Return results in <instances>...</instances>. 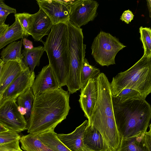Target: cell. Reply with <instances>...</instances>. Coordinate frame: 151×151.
Instances as JSON below:
<instances>
[{
	"label": "cell",
	"mask_w": 151,
	"mask_h": 151,
	"mask_svg": "<svg viewBox=\"0 0 151 151\" xmlns=\"http://www.w3.org/2000/svg\"><path fill=\"white\" fill-rule=\"evenodd\" d=\"M114 116L121 139L147 131L151 107L145 99H121L111 95Z\"/></svg>",
	"instance_id": "2"
},
{
	"label": "cell",
	"mask_w": 151,
	"mask_h": 151,
	"mask_svg": "<svg viewBox=\"0 0 151 151\" xmlns=\"http://www.w3.org/2000/svg\"><path fill=\"white\" fill-rule=\"evenodd\" d=\"M69 97V92L62 87L35 96L27 132L38 135L54 131L68 114Z\"/></svg>",
	"instance_id": "1"
},
{
	"label": "cell",
	"mask_w": 151,
	"mask_h": 151,
	"mask_svg": "<svg viewBox=\"0 0 151 151\" xmlns=\"http://www.w3.org/2000/svg\"><path fill=\"white\" fill-rule=\"evenodd\" d=\"M98 3L93 0H74L70 5L69 21L79 28L93 21L97 15Z\"/></svg>",
	"instance_id": "9"
},
{
	"label": "cell",
	"mask_w": 151,
	"mask_h": 151,
	"mask_svg": "<svg viewBox=\"0 0 151 151\" xmlns=\"http://www.w3.org/2000/svg\"><path fill=\"white\" fill-rule=\"evenodd\" d=\"M35 75L28 67L23 69L3 94V99H17L19 96L31 88L34 82Z\"/></svg>",
	"instance_id": "11"
},
{
	"label": "cell",
	"mask_w": 151,
	"mask_h": 151,
	"mask_svg": "<svg viewBox=\"0 0 151 151\" xmlns=\"http://www.w3.org/2000/svg\"><path fill=\"white\" fill-rule=\"evenodd\" d=\"M19 142L21 148L25 151H54L51 149L33 134H29L21 137Z\"/></svg>",
	"instance_id": "21"
},
{
	"label": "cell",
	"mask_w": 151,
	"mask_h": 151,
	"mask_svg": "<svg viewBox=\"0 0 151 151\" xmlns=\"http://www.w3.org/2000/svg\"><path fill=\"white\" fill-rule=\"evenodd\" d=\"M37 135L42 142L54 151H71L59 140L54 130Z\"/></svg>",
	"instance_id": "23"
},
{
	"label": "cell",
	"mask_w": 151,
	"mask_h": 151,
	"mask_svg": "<svg viewBox=\"0 0 151 151\" xmlns=\"http://www.w3.org/2000/svg\"><path fill=\"white\" fill-rule=\"evenodd\" d=\"M88 124V120H86L71 133L57 134L58 137L70 151H82L87 147L84 144L83 138L84 131Z\"/></svg>",
	"instance_id": "16"
},
{
	"label": "cell",
	"mask_w": 151,
	"mask_h": 151,
	"mask_svg": "<svg viewBox=\"0 0 151 151\" xmlns=\"http://www.w3.org/2000/svg\"><path fill=\"white\" fill-rule=\"evenodd\" d=\"M50 65L60 88L66 85L70 61L68 50V32L66 23L53 24L44 42Z\"/></svg>",
	"instance_id": "4"
},
{
	"label": "cell",
	"mask_w": 151,
	"mask_h": 151,
	"mask_svg": "<svg viewBox=\"0 0 151 151\" xmlns=\"http://www.w3.org/2000/svg\"><path fill=\"white\" fill-rule=\"evenodd\" d=\"M22 43L24 45V48L31 49L33 47L32 42L26 38L23 39Z\"/></svg>",
	"instance_id": "34"
},
{
	"label": "cell",
	"mask_w": 151,
	"mask_h": 151,
	"mask_svg": "<svg viewBox=\"0 0 151 151\" xmlns=\"http://www.w3.org/2000/svg\"><path fill=\"white\" fill-rule=\"evenodd\" d=\"M110 86L113 96L129 88L137 91L145 99L151 92V57L143 55L130 68L113 77Z\"/></svg>",
	"instance_id": "5"
},
{
	"label": "cell",
	"mask_w": 151,
	"mask_h": 151,
	"mask_svg": "<svg viewBox=\"0 0 151 151\" xmlns=\"http://www.w3.org/2000/svg\"><path fill=\"white\" fill-rule=\"evenodd\" d=\"M53 24L47 15L41 9L33 14L31 35L35 41L44 43L42 38L48 35Z\"/></svg>",
	"instance_id": "15"
},
{
	"label": "cell",
	"mask_w": 151,
	"mask_h": 151,
	"mask_svg": "<svg viewBox=\"0 0 151 151\" xmlns=\"http://www.w3.org/2000/svg\"><path fill=\"white\" fill-rule=\"evenodd\" d=\"M18 110L19 113L24 116L26 115L27 114L26 109L22 107L18 106Z\"/></svg>",
	"instance_id": "36"
},
{
	"label": "cell",
	"mask_w": 151,
	"mask_h": 151,
	"mask_svg": "<svg viewBox=\"0 0 151 151\" xmlns=\"http://www.w3.org/2000/svg\"><path fill=\"white\" fill-rule=\"evenodd\" d=\"M140 40L142 43L144 55L151 57V29L150 27L141 26L139 28Z\"/></svg>",
	"instance_id": "26"
},
{
	"label": "cell",
	"mask_w": 151,
	"mask_h": 151,
	"mask_svg": "<svg viewBox=\"0 0 151 151\" xmlns=\"http://www.w3.org/2000/svg\"><path fill=\"white\" fill-rule=\"evenodd\" d=\"M149 131L122 139L118 151H151V125Z\"/></svg>",
	"instance_id": "14"
},
{
	"label": "cell",
	"mask_w": 151,
	"mask_h": 151,
	"mask_svg": "<svg viewBox=\"0 0 151 151\" xmlns=\"http://www.w3.org/2000/svg\"><path fill=\"white\" fill-rule=\"evenodd\" d=\"M100 73L99 69L90 65L88 60L84 58L81 72V88L86 85L90 79L96 78Z\"/></svg>",
	"instance_id": "24"
},
{
	"label": "cell",
	"mask_w": 151,
	"mask_h": 151,
	"mask_svg": "<svg viewBox=\"0 0 151 151\" xmlns=\"http://www.w3.org/2000/svg\"><path fill=\"white\" fill-rule=\"evenodd\" d=\"M19 140L0 145V151H17L20 148Z\"/></svg>",
	"instance_id": "30"
},
{
	"label": "cell",
	"mask_w": 151,
	"mask_h": 151,
	"mask_svg": "<svg viewBox=\"0 0 151 151\" xmlns=\"http://www.w3.org/2000/svg\"><path fill=\"white\" fill-rule=\"evenodd\" d=\"M34 97L31 88L19 96L17 99L18 106L22 107L26 109L27 114L25 116V118L27 122L31 114Z\"/></svg>",
	"instance_id": "25"
},
{
	"label": "cell",
	"mask_w": 151,
	"mask_h": 151,
	"mask_svg": "<svg viewBox=\"0 0 151 151\" xmlns=\"http://www.w3.org/2000/svg\"><path fill=\"white\" fill-rule=\"evenodd\" d=\"M27 67L23 68L15 61H9L4 64L0 75V94H3L21 71Z\"/></svg>",
	"instance_id": "17"
},
{
	"label": "cell",
	"mask_w": 151,
	"mask_h": 151,
	"mask_svg": "<svg viewBox=\"0 0 151 151\" xmlns=\"http://www.w3.org/2000/svg\"><path fill=\"white\" fill-rule=\"evenodd\" d=\"M134 15L132 12L128 9L124 12L121 16L120 19L127 24H129L134 18Z\"/></svg>",
	"instance_id": "31"
},
{
	"label": "cell",
	"mask_w": 151,
	"mask_h": 151,
	"mask_svg": "<svg viewBox=\"0 0 151 151\" xmlns=\"http://www.w3.org/2000/svg\"><path fill=\"white\" fill-rule=\"evenodd\" d=\"M6 11L9 12L10 13H17L15 9L11 7L6 5L4 2V1L0 0V11Z\"/></svg>",
	"instance_id": "32"
},
{
	"label": "cell",
	"mask_w": 151,
	"mask_h": 151,
	"mask_svg": "<svg viewBox=\"0 0 151 151\" xmlns=\"http://www.w3.org/2000/svg\"><path fill=\"white\" fill-rule=\"evenodd\" d=\"M17 99H3L0 103V124L19 133L27 129L28 123L18 110Z\"/></svg>",
	"instance_id": "8"
},
{
	"label": "cell",
	"mask_w": 151,
	"mask_h": 151,
	"mask_svg": "<svg viewBox=\"0 0 151 151\" xmlns=\"http://www.w3.org/2000/svg\"><path fill=\"white\" fill-rule=\"evenodd\" d=\"M115 96L124 99H145L137 91L129 88L123 89Z\"/></svg>",
	"instance_id": "29"
},
{
	"label": "cell",
	"mask_w": 151,
	"mask_h": 151,
	"mask_svg": "<svg viewBox=\"0 0 151 151\" xmlns=\"http://www.w3.org/2000/svg\"><path fill=\"white\" fill-rule=\"evenodd\" d=\"M126 47L115 37L101 31L92 44L91 55L100 65L108 66L115 64L116 54Z\"/></svg>",
	"instance_id": "7"
},
{
	"label": "cell",
	"mask_w": 151,
	"mask_h": 151,
	"mask_svg": "<svg viewBox=\"0 0 151 151\" xmlns=\"http://www.w3.org/2000/svg\"><path fill=\"white\" fill-rule=\"evenodd\" d=\"M40 8L47 15L53 24L69 21L72 0H37Z\"/></svg>",
	"instance_id": "10"
},
{
	"label": "cell",
	"mask_w": 151,
	"mask_h": 151,
	"mask_svg": "<svg viewBox=\"0 0 151 151\" xmlns=\"http://www.w3.org/2000/svg\"><path fill=\"white\" fill-rule=\"evenodd\" d=\"M17 151H23L21 149V148H20Z\"/></svg>",
	"instance_id": "42"
},
{
	"label": "cell",
	"mask_w": 151,
	"mask_h": 151,
	"mask_svg": "<svg viewBox=\"0 0 151 151\" xmlns=\"http://www.w3.org/2000/svg\"><path fill=\"white\" fill-rule=\"evenodd\" d=\"M79 100L84 116L88 120L96 104L98 95V83L96 78L90 79L81 89Z\"/></svg>",
	"instance_id": "13"
},
{
	"label": "cell",
	"mask_w": 151,
	"mask_h": 151,
	"mask_svg": "<svg viewBox=\"0 0 151 151\" xmlns=\"http://www.w3.org/2000/svg\"><path fill=\"white\" fill-rule=\"evenodd\" d=\"M44 51V47L41 46L31 49L24 48L22 50L24 61L31 72L34 71L36 66L39 65L40 59Z\"/></svg>",
	"instance_id": "22"
},
{
	"label": "cell",
	"mask_w": 151,
	"mask_h": 151,
	"mask_svg": "<svg viewBox=\"0 0 151 151\" xmlns=\"http://www.w3.org/2000/svg\"><path fill=\"white\" fill-rule=\"evenodd\" d=\"M4 63L2 60L1 58H0V75L3 65Z\"/></svg>",
	"instance_id": "39"
},
{
	"label": "cell",
	"mask_w": 151,
	"mask_h": 151,
	"mask_svg": "<svg viewBox=\"0 0 151 151\" xmlns=\"http://www.w3.org/2000/svg\"><path fill=\"white\" fill-rule=\"evenodd\" d=\"M9 27V24H0V37L5 32Z\"/></svg>",
	"instance_id": "35"
},
{
	"label": "cell",
	"mask_w": 151,
	"mask_h": 151,
	"mask_svg": "<svg viewBox=\"0 0 151 151\" xmlns=\"http://www.w3.org/2000/svg\"><path fill=\"white\" fill-rule=\"evenodd\" d=\"M24 36V31L17 19L0 37V50L8 44Z\"/></svg>",
	"instance_id": "20"
},
{
	"label": "cell",
	"mask_w": 151,
	"mask_h": 151,
	"mask_svg": "<svg viewBox=\"0 0 151 151\" xmlns=\"http://www.w3.org/2000/svg\"><path fill=\"white\" fill-rule=\"evenodd\" d=\"M8 130L6 128L2 125L0 124V133L6 131Z\"/></svg>",
	"instance_id": "38"
},
{
	"label": "cell",
	"mask_w": 151,
	"mask_h": 151,
	"mask_svg": "<svg viewBox=\"0 0 151 151\" xmlns=\"http://www.w3.org/2000/svg\"><path fill=\"white\" fill-rule=\"evenodd\" d=\"M22 44V41L12 42L3 49L1 58L4 63L9 61H15L23 68L27 66L24 61V57L21 53Z\"/></svg>",
	"instance_id": "19"
},
{
	"label": "cell",
	"mask_w": 151,
	"mask_h": 151,
	"mask_svg": "<svg viewBox=\"0 0 151 151\" xmlns=\"http://www.w3.org/2000/svg\"><path fill=\"white\" fill-rule=\"evenodd\" d=\"M21 137L18 133L8 130L0 133V145L19 140Z\"/></svg>",
	"instance_id": "28"
},
{
	"label": "cell",
	"mask_w": 151,
	"mask_h": 151,
	"mask_svg": "<svg viewBox=\"0 0 151 151\" xmlns=\"http://www.w3.org/2000/svg\"><path fill=\"white\" fill-rule=\"evenodd\" d=\"M14 16L18 21L24 31V36L27 37L31 35L33 14L24 12L16 13Z\"/></svg>",
	"instance_id": "27"
},
{
	"label": "cell",
	"mask_w": 151,
	"mask_h": 151,
	"mask_svg": "<svg viewBox=\"0 0 151 151\" xmlns=\"http://www.w3.org/2000/svg\"><path fill=\"white\" fill-rule=\"evenodd\" d=\"M83 142L87 148L94 151H109L99 131L88 125L84 131Z\"/></svg>",
	"instance_id": "18"
},
{
	"label": "cell",
	"mask_w": 151,
	"mask_h": 151,
	"mask_svg": "<svg viewBox=\"0 0 151 151\" xmlns=\"http://www.w3.org/2000/svg\"><path fill=\"white\" fill-rule=\"evenodd\" d=\"M10 14L6 11H0V24H5V22L8 15Z\"/></svg>",
	"instance_id": "33"
},
{
	"label": "cell",
	"mask_w": 151,
	"mask_h": 151,
	"mask_svg": "<svg viewBox=\"0 0 151 151\" xmlns=\"http://www.w3.org/2000/svg\"><path fill=\"white\" fill-rule=\"evenodd\" d=\"M147 7L149 12L150 17H151V1L150 0H147Z\"/></svg>",
	"instance_id": "37"
},
{
	"label": "cell",
	"mask_w": 151,
	"mask_h": 151,
	"mask_svg": "<svg viewBox=\"0 0 151 151\" xmlns=\"http://www.w3.org/2000/svg\"><path fill=\"white\" fill-rule=\"evenodd\" d=\"M3 99V94H0V103L2 101Z\"/></svg>",
	"instance_id": "41"
},
{
	"label": "cell",
	"mask_w": 151,
	"mask_h": 151,
	"mask_svg": "<svg viewBox=\"0 0 151 151\" xmlns=\"http://www.w3.org/2000/svg\"><path fill=\"white\" fill-rule=\"evenodd\" d=\"M66 24L70 65L65 85L69 94H73L81 88V72L85 55L86 45L83 43L82 29L76 26L69 21Z\"/></svg>",
	"instance_id": "6"
},
{
	"label": "cell",
	"mask_w": 151,
	"mask_h": 151,
	"mask_svg": "<svg viewBox=\"0 0 151 151\" xmlns=\"http://www.w3.org/2000/svg\"><path fill=\"white\" fill-rule=\"evenodd\" d=\"M82 151H94L86 147L85 149Z\"/></svg>",
	"instance_id": "40"
},
{
	"label": "cell",
	"mask_w": 151,
	"mask_h": 151,
	"mask_svg": "<svg viewBox=\"0 0 151 151\" xmlns=\"http://www.w3.org/2000/svg\"><path fill=\"white\" fill-rule=\"evenodd\" d=\"M60 88L56 76L49 64L42 68L35 79L31 87L34 96Z\"/></svg>",
	"instance_id": "12"
},
{
	"label": "cell",
	"mask_w": 151,
	"mask_h": 151,
	"mask_svg": "<svg viewBox=\"0 0 151 151\" xmlns=\"http://www.w3.org/2000/svg\"><path fill=\"white\" fill-rule=\"evenodd\" d=\"M98 88L97 101L88 124L101 134L109 151H118L121 138L115 120L111 100L110 83L103 73L96 77Z\"/></svg>",
	"instance_id": "3"
}]
</instances>
